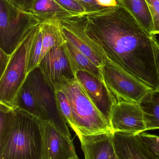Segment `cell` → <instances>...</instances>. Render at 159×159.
<instances>
[{
	"mask_svg": "<svg viewBox=\"0 0 159 159\" xmlns=\"http://www.w3.org/2000/svg\"><path fill=\"white\" fill-rule=\"evenodd\" d=\"M144 143L157 159H159V136L143 132L139 134Z\"/></svg>",
	"mask_w": 159,
	"mask_h": 159,
	"instance_id": "cell-25",
	"label": "cell"
},
{
	"mask_svg": "<svg viewBox=\"0 0 159 159\" xmlns=\"http://www.w3.org/2000/svg\"><path fill=\"white\" fill-rule=\"evenodd\" d=\"M72 159H78V157H77V158H72Z\"/></svg>",
	"mask_w": 159,
	"mask_h": 159,
	"instance_id": "cell-32",
	"label": "cell"
},
{
	"mask_svg": "<svg viewBox=\"0 0 159 159\" xmlns=\"http://www.w3.org/2000/svg\"><path fill=\"white\" fill-rule=\"evenodd\" d=\"M87 7V12L99 11L107 7L102 6L98 3L96 0H78Z\"/></svg>",
	"mask_w": 159,
	"mask_h": 159,
	"instance_id": "cell-28",
	"label": "cell"
},
{
	"mask_svg": "<svg viewBox=\"0 0 159 159\" xmlns=\"http://www.w3.org/2000/svg\"><path fill=\"white\" fill-rule=\"evenodd\" d=\"M40 120L43 133V159L77 157L71 137L61 133L50 120Z\"/></svg>",
	"mask_w": 159,
	"mask_h": 159,
	"instance_id": "cell-11",
	"label": "cell"
},
{
	"mask_svg": "<svg viewBox=\"0 0 159 159\" xmlns=\"http://www.w3.org/2000/svg\"><path fill=\"white\" fill-rule=\"evenodd\" d=\"M0 75L2 74L7 66L10 58V55L7 54L0 49Z\"/></svg>",
	"mask_w": 159,
	"mask_h": 159,
	"instance_id": "cell-29",
	"label": "cell"
},
{
	"mask_svg": "<svg viewBox=\"0 0 159 159\" xmlns=\"http://www.w3.org/2000/svg\"><path fill=\"white\" fill-rule=\"evenodd\" d=\"M41 22H37L29 30L10 55L5 70L0 75V103L16 107L17 97L29 75L30 52Z\"/></svg>",
	"mask_w": 159,
	"mask_h": 159,
	"instance_id": "cell-4",
	"label": "cell"
},
{
	"mask_svg": "<svg viewBox=\"0 0 159 159\" xmlns=\"http://www.w3.org/2000/svg\"><path fill=\"white\" fill-rule=\"evenodd\" d=\"M118 5L129 11L137 22L150 34L154 30V24L146 0H117Z\"/></svg>",
	"mask_w": 159,
	"mask_h": 159,
	"instance_id": "cell-16",
	"label": "cell"
},
{
	"mask_svg": "<svg viewBox=\"0 0 159 159\" xmlns=\"http://www.w3.org/2000/svg\"><path fill=\"white\" fill-rule=\"evenodd\" d=\"M43 151L40 120L15 107L13 129L7 143L0 149V159H43Z\"/></svg>",
	"mask_w": 159,
	"mask_h": 159,
	"instance_id": "cell-2",
	"label": "cell"
},
{
	"mask_svg": "<svg viewBox=\"0 0 159 159\" xmlns=\"http://www.w3.org/2000/svg\"><path fill=\"white\" fill-rule=\"evenodd\" d=\"M114 145L121 159H157L142 141L139 134L113 133Z\"/></svg>",
	"mask_w": 159,
	"mask_h": 159,
	"instance_id": "cell-14",
	"label": "cell"
},
{
	"mask_svg": "<svg viewBox=\"0 0 159 159\" xmlns=\"http://www.w3.org/2000/svg\"><path fill=\"white\" fill-rule=\"evenodd\" d=\"M38 67L46 82L54 91L63 76L76 77L64 45L50 49L42 59Z\"/></svg>",
	"mask_w": 159,
	"mask_h": 159,
	"instance_id": "cell-12",
	"label": "cell"
},
{
	"mask_svg": "<svg viewBox=\"0 0 159 159\" xmlns=\"http://www.w3.org/2000/svg\"><path fill=\"white\" fill-rule=\"evenodd\" d=\"M55 93L57 104L60 112L66 123H68L70 127L73 129L74 122L72 108L67 96L58 86L55 87Z\"/></svg>",
	"mask_w": 159,
	"mask_h": 159,
	"instance_id": "cell-22",
	"label": "cell"
},
{
	"mask_svg": "<svg viewBox=\"0 0 159 159\" xmlns=\"http://www.w3.org/2000/svg\"><path fill=\"white\" fill-rule=\"evenodd\" d=\"M57 86L70 102L74 122L73 130L78 137L111 131L107 120L90 99L76 77L63 76Z\"/></svg>",
	"mask_w": 159,
	"mask_h": 159,
	"instance_id": "cell-3",
	"label": "cell"
},
{
	"mask_svg": "<svg viewBox=\"0 0 159 159\" xmlns=\"http://www.w3.org/2000/svg\"><path fill=\"white\" fill-rule=\"evenodd\" d=\"M99 5L104 7H110L116 6L118 5L117 0H96Z\"/></svg>",
	"mask_w": 159,
	"mask_h": 159,
	"instance_id": "cell-30",
	"label": "cell"
},
{
	"mask_svg": "<svg viewBox=\"0 0 159 159\" xmlns=\"http://www.w3.org/2000/svg\"><path fill=\"white\" fill-rule=\"evenodd\" d=\"M78 137L85 159H121L115 149L112 132Z\"/></svg>",
	"mask_w": 159,
	"mask_h": 159,
	"instance_id": "cell-13",
	"label": "cell"
},
{
	"mask_svg": "<svg viewBox=\"0 0 159 159\" xmlns=\"http://www.w3.org/2000/svg\"><path fill=\"white\" fill-rule=\"evenodd\" d=\"M76 77L109 124L112 109L118 102L116 95L109 89L104 81L87 72L78 71Z\"/></svg>",
	"mask_w": 159,
	"mask_h": 159,
	"instance_id": "cell-10",
	"label": "cell"
},
{
	"mask_svg": "<svg viewBox=\"0 0 159 159\" xmlns=\"http://www.w3.org/2000/svg\"><path fill=\"white\" fill-rule=\"evenodd\" d=\"M101 69L104 82L109 89L125 101L139 103L153 90L108 59Z\"/></svg>",
	"mask_w": 159,
	"mask_h": 159,
	"instance_id": "cell-6",
	"label": "cell"
},
{
	"mask_svg": "<svg viewBox=\"0 0 159 159\" xmlns=\"http://www.w3.org/2000/svg\"><path fill=\"white\" fill-rule=\"evenodd\" d=\"M154 46L155 54H156V62H157V68L159 78V42L155 37L154 39Z\"/></svg>",
	"mask_w": 159,
	"mask_h": 159,
	"instance_id": "cell-31",
	"label": "cell"
},
{
	"mask_svg": "<svg viewBox=\"0 0 159 159\" xmlns=\"http://www.w3.org/2000/svg\"><path fill=\"white\" fill-rule=\"evenodd\" d=\"M39 21H42L7 0H0V49L12 54L27 32Z\"/></svg>",
	"mask_w": 159,
	"mask_h": 159,
	"instance_id": "cell-5",
	"label": "cell"
},
{
	"mask_svg": "<svg viewBox=\"0 0 159 159\" xmlns=\"http://www.w3.org/2000/svg\"><path fill=\"white\" fill-rule=\"evenodd\" d=\"M152 16L154 24L152 35L159 34V0H146Z\"/></svg>",
	"mask_w": 159,
	"mask_h": 159,
	"instance_id": "cell-26",
	"label": "cell"
},
{
	"mask_svg": "<svg viewBox=\"0 0 159 159\" xmlns=\"http://www.w3.org/2000/svg\"><path fill=\"white\" fill-rule=\"evenodd\" d=\"M15 106L25 110L40 120H46L45 116L39 107L27 80L17 97Z\"/></svg>",
	"mask_w": 159,
	"mask_h": 159,
	"instance_id": "cell-20",
	"label": "cell"
},
{
	"mask_svg": "<svg viewBox=\"0 0 159 159\" xmlns=\"http://www.w3.org/2000/svg\"><path fill=\"white\" fill-rule=\"evenodd\" d=\"M143 111L146 131L159 129V90L147 93L139 102Z\"/></svg>",
	"mask_w": 159,
	"mask_h": 159,
	"instance_id": "cell-19",
	"label": "cell"
},
{
	"mask_svg": "<svg viewBox=\"0 0 159 159\" xmlns=\"http://www.w3.org/2000/svg\"><path fill=\"white\" fill-rule=\"evenodd\" d=\"M40 26L43 43L41 61L50 49L63 45L65 39L62 30L61 20L56 18L45 20L42 21Z\"/></svg>",
	"mask_w": 159,
	"mask_h": 159,
	"instance_id": "cell-15",
	"label": "cell"
},
{
	"mask_svg": "<svg viewBox=\"0 0 159 159\" xmlns=\"http://www.w3.org/2000/svg\"><path fill=\"white\" fill-rule=\"evenodd\" d=\"M30 14L41 21L50 19L62 20L75 16L55 0H35Z\"/></svg>",
	"mask_w": 159,
	"mask_h": 159,
	"instance_id": "cell-17",
	"label": "cell"
},
{
	"mask_svg": "<svg viewBox=\"0 0 159 159\" xmlns=\"http://www.w3.org/2000/svg\"><path fill=\"white\" fill-rule=\"evenodd\" d=\"M40 25L39 26L38 32L34 41L32 46L31 48L28 64V74L38 67L41 61L43 43L42 31Z\"/></svg>",
	"mask_w": 159,
	"mask_h": 159,
	"instance_id": "cell-23",
	"label": "cell"
},
{
	"mask_svg": "<svg viewBox=\"0 0 159 159\" xmlns=\"http://www.w3.org/2000/svg\"><path fill=\"white\" fill-rule=\"evenodd\" d=\"M21 11L30 14V11L35 0H7Z\"/></svg>",
	"mask_w": 159,
	"mask_h": 159,
	"instance_id": "cell-27",
	"label": "cell"
},
{
	"mask_svg": "<svg viewBox=\"0 0 159 159\" xmlns=\"http://www.w3.org/2000/svg\"><path fill=\"white\" fill-rule=\"evenodd\" d=\"M77 16L87 35L109 60L154 90H159L155 36L129 11L117 5Z\"/></svg>",
	"mask_w": 159,
	"mask_h": 159,
	"instance_id": "cell-1",
	"label": "cell"
},
{
	"mask_svg": "<svg viewBox=\"0 0 159 159\" xmlns=\"http://www.w3.org/2000/svg\"><path fill=\"white\" fill-rule=\"evenodd\" d=\"M61 23L65 40L101 69L108 58L99 45L87 35L77 16L61 20Z\"/></svg>",
	"mask_w": 159,
	"mask_h": 159,
	"instance_id": "cell-8",
	"label": "cell"
},
{
	"mask_svg": "<svg viewBox=\"0 0 159 159\" xmlns=\"http://www.w3.org/2000/svg\"><path fill=\"white\" fill-rule=\"evenodd\" d=\"M74 16H80L87 12V7L78 0H55Z\"/></svg>",
	"mask_w": 159,
	"mask_h": 159,
	"instance_id": "cell-24",
	"label": "cell"
},
{
	"mask_svg": "<svg viewBox=\"0 0 159 159\" xmlns=\"http://www.w3.org/2000/svg\"><path fill=\"white\" fill-rule=\"evenodd\" d=\"M64 47L75 76L77 71H84L93 75L104 81L101 69L98 68L87 56L78 51L66 40Z\"/></svg>",
	"mask_w": 159,
	"mask_h": 159,
	"instance_id": "cell-18",
	"label": "cell"
},
{
	"mask_svg": "<svg viewBox=\"0 0 159 159\" xmlns=\"http://www.w3.org/2000/svg\"><path fill=\"white\" fill-rule=\"evenodd\" d=\"M112 132L140 134L146 131L143 111L139 103L119 101L111 112L109 121Z\"/></svg>",
	"mask_w": 159,
	"mask_h": 159,
	"instance_id": "cell-9",
	"label": "cell"
},
{
	"mask_svg": "<svg viewBox=\"0 0 159 159\" xmlns=\"http://www.w3.org/2000/svg\"><path fill=\"white\" fill-rule=\"evenodd\" d=\"M15 108L0 103V149L5 145L11 135L14 123Z\"/></svg>",
	"mask_w": 159,
	"mask_h": 159,
	"instance_id": "cell-21",
	"label": "cell"
},
{
	"mask_svg": "<svg viewBox=\"0 0 159 159\" xmlns=\"http://www.w3.org/2000/svg\"><path fill=\"white\" fill-rule=\"evenodd\" d=\"M27 80L46 120L51 121L61 133L71 137L67 123L58 107L55 91L46 82L38 67L29 74Z\"/></svg>",
	"mask_w": 159,
	"mask_h": 159,
	"instance_id": "cell-7",
	"label": "cell"
}]
</instances>
